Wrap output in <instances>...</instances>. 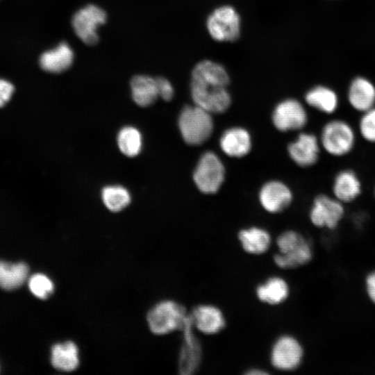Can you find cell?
<instances>
[{"mask_svg": "<svg viewBox=\"0 0 375 375\" xmlns=\"http://www.w3.org/2000/svg\"><path fill=\"white\" fill-rule=\"evenodd\" d=\"M229 81L222 65L210 60L198 62L192 72L190 84L194 104L211 114L225 112L231 102L227 90Z\"/></svg>", "mask_w": 375, "mask_h": 375, "instance_id": "obj_1", "label": "cell"}, {"mask_svg": "<svg viewBox=\"0 0 375 375\" xmlns=\"http://www.w3.org/2000/svg\"><path fill=\"white\" fill-rule=\"evenodd\" d=\"M277 252L272 256L274 265L284 270L294 269L308 264L312 257L310 243L300 233L288 230L276 239Z\"/></svg>", "mask_w": 375, "mask_h": 375, "instance_id": "obj_2", "label": "cell"}, {"mask_svg": "<svg viewBox=\"0 0 375 375\" xmlns=\"http://www.w3.org/2000/svg\"><path fill=\"white\" fill-rule=\"evenodd\" d=\"M358 133L347 120L331 118L322 127L319 140L322 150L333 158H343L355 149Z\"/></svg>", "mask_w": 375, "mask_h": 375, "instance_id": "obj_3", "label": "cell"}, {"mask_svg": "<svg viewBox=\"0 0 375 375\" xmlns=\"http://www.w3.org/2000/svg\"><path fill=\"white\" fill-rule=\"evenodd\" d=\"M189 311L181 303L172 299L156 303L147 317L150 331L157 335H165L183 328Z\"/></svg>", "mask_w": 375, "mask_h": 375, "instance_id": "obj_4", "label": "cell"}, {"mask_svg": "<svg viewBox=\"0 0 375 375\" xmlns=\"http://www.w3.org/2000/svg\"><path fill=\"white\" fill-rule=\"evenodd\" d=\"M211 113L197 106H186L178 117V128L183 140L190 145L204 143L212 135Z\"/></svg>", "mask_w": 375, "mask_h": 375, "instance_id": "obj_5", "label": "cell"}, {"mask_svg": "<svg viewBox=\"0 0 375 375\" xmlns=\"http://www.w3.org/2000/svg\"><path fill=\"white\" fill-rule=\"evenodd\" d=\"M303 349L294 335L282 333L272 342L269 351V361L275 370L282 372H293L301 365Z\"/></svg>", "mask_w": 375, "mask_h": 375, "instance_id": "obj_6", "label": "cell"}, {"mask_svg": "<svg viewBox=\"0 0 375 375\" xmlns=\"http://www.w3.org/2000/svg\"><path fill=\"white\" fill-rule=\"evenodd\" d=\"M182 342L178 358V371L181 375H193L201 367L203 346L194 330L190 315L181 329Z\"/></svg>", "mask_w": 375, "mask_h": 375, "instance_id": "obj_7", "label": "cell"}, {"mask_svg": "<svg viewBox=\"0 0 375 375\" xmlns=\"http://www.w3.org/2000/svg\"><path fill=\"white\" fill-rule=\"evenodd\" d=\"M225 169L219 157L212 151L205 152L199 158L193 173L194 182L203 193H216L224 180Z\"/></svg>", "mask_w": 375, "mask_h": 375, "instance_id": "obj_8", "label": "cell"}, {"mask_svg": "<svg viewBox=\"0 0 375 375\" xmlns=\"http://www.w3.org/2000/svg\"><path fill=\"white\" fill-rule=\"evenodd\" d=\"M206 27L211 38L218 42H233L240 35V17L234 8L223 6L208 16Z\"/></svg>", "mask_w": 375, "mask_h": 375, "instance_id": "obj_9", "label": "cell"}, {"mask_svg": "<svg viewBox=\"0 0 375 375\" xmlns=\"http://www.w3.org/2000/svg\"><path fill=\"white\" fill-rule=\"evenodd\" d=\"M189 315L194 330L203 335H217L227 326L224 312L214 303L197 304L189 311Z\"/></svg>", "mask_w": 375, "mask_h": 375, "instance_id": "obj_10", "label": "cell"}, {"mask_svg": "<svg viewBox=\"0 0 375 375\" xmlns=\"http://www.w3.org/2000/svg\"><path fill=\"white\" fill-rule=\"evenodd\" d=\"M345 215V205L331 194H319L313 199L309 217L318 228L335 229Z\"/></svg>", "mask_w": 375, "mask_h": 375, "instance_id": "obj_11", "label": "cell"}, {"mask_svg": "<svg viewBox=\"0 0 375 375\" xmlns=\"http://www.w3.org/2000/svg\"><path fill=\"white\" fill-rule=\"evenodd\" d=\"M107 19L106 12L97 6L89 4L78 10L73 16L72 24L74 33L85 44L98 42L97 28Z\"/></svg>", "mask_w": 375, "mask_h": 375, "instance_id": "obj_12", "label": "cell"}, {"mask_svg": "<svg viewBox=\"0 0 375 375\" xmlns=\"http://www.w3.org/2000/svg\"><path fill=\"white\" fill-rule=\"evenodd\" d=\"M274 126L281 131L303 129L307 124L308 116L303 104L293 99L279 103L272 115Z\"/></svg>", "mask_w": 375, "mask_h": 375, "instance_id": "obj_13", "label": "cell"}, {"mask_svg": "<svg viewBox=\"0 0 375 375\" xmlns=\"http://www.w3.org/2000/svg\"><path fill=\"white\" fill-rule=\"evenodd\" d=\"M321 145L319 137L311 133H301L288 147L290 158L301 167L315 165L319 158Z\"/></svg>", "mask_w": 375, "mask_h": 375, "instance_id": "obj_14", "label": "cell"}, {"mask_svg": "<svg viewBox=\"0 0 375 375\" xmlns=\"http://www.w3.org/2000/svg\"><path fill=\"white\" fill-rule=\"evenodd\" d=\"M362 192V184L358 174L350 168L338 171L331 184V194L342 203H351Z\"/></svg>", "mask_w": 375, "mask_h": 375, "instance_id": "obj_15", "label": "cell"}, {"mask_svg": "<svg viewBox=\"0 0 375 375\" xmlns=\"http://www.w3.org/2000/svg\"><path fill=\"white\" fill-rule=\"evenodd\" d=\"M290 294V285L283 277L272 275L256 285L254 294L257 300L269 306H280L288 300Z\"/></svg>", "mask_w": 375, "mask_h": 375, "instance_id": "obj_16", "label": "cell"}, {"mask_svg": "<svg viewBox=\"0 0 375 375\" xmlns=\"http://www.w3.org/2000/svg\"><path fill=\"white\" fill-rule=\"evenodd\" d=\"M260 202L265 210L278 213L285 210L292 202V194L284 183L272 181L265 183L259 193Z\"/></svg>", "mask_w": 375, "mask_h": 375, "instance_id": "obj_17", "label": "cell"}, {"mask_svg": "<svg viewBox=\"0 0 375 375\" xmlns=\"http://www.w3.org/2000/svg\"><path fill=\"white\" fill-rule=\"evenodd\" d=\"M238 240L242 251L253 256L265 255L272 244L270 233L258 226L241 229L238 233Z\"/></svg>", "mask_w": 375, "mask_h": 375, "instance_id": "obj_18", "label": "cell"}, {"mask_svg": "<svg viewBox=\"0 0 375 375\" xmlns=\"http://www.w3.org/2000/svg\"><path fill=\"white\" fill-rule=\"evenodd\" d=\"M347 100L352 109L362 113L375 107V86L369 80L358 77L349 85Z\"/></svg>", "mask_w": 375, "mask_h": 375, "instance_id": "obj_19", "label": "cell"}, {"mask_svg": "<svg viewBox=\"0 0 375 375\" xmlns=\"http://www.w3.org/2000/svg\"><path fill=\"white\" fill-rule=\"evenodd\" d=\"M74 57L71 47L62 42L56 47L44 51L39 58V65L47 72L60 73L70 67Z\"/></svg>", "mask_w": 375, "mask_h": 375, "instance_id": "obj_20", "label": "cell"}, {"mask_svg": "<svg viewBox=\"0 0 375 375\" xmlns=\"http://www.w3.org/2000/svg\"><path fill=\"white\" fill-rule=\"evenodd\" d=\"M222 150L228 156L240 158L247 155L251 148L249 133L242 128H231L224 132L220 138Z\"/></svg>", "mask_w": 375, "mask_h": 375, "instance_id": "obj_21", "label": "cell"}, {"mask_svg": "<svg viewBox=\"0 0 375 375\" xmlns=\"http://www.w3.org/2000/svg\"><path fill=\"white\" fill-rule=\"evenodd\" d=\"M52 366L62 372H72L79 365V353L76 344L72 341L54 344L51 351Z\"/></svg>", "mask_w": 375, "mask_h": 375, "instance_id": "obj_22", "label": "cell"}, {"mask_svg": "<svg viewBox=\"0 0 375 375\" xmlns=\"http://www.w3.org/2000/svg\"><path fill=\"white\" fill-rule=\"evenodd\" d=\"M305 101L312 108L328 115L335 113L339 107V99L336 92L323 85L308 90L305 95Z\"/></svg>", "mask_w": 375, "mask_h": 375, "instance_id": "obj_23", "label": "cell"}, {"mask_svg": "<svg viewBox=\"0 0 375 375\" xmlns=\"http://www.w3.org/2000/svg\"><path fill=\"white\" fill-rule=\"evenodd\" d=\"M131 95L134 102L147 107L153 104L158 97L156 78L147 75H136L131 81Z\"/></svg>", "mask_w": 375, "mask_h": 375, "instance_id": "obj_24", "label": "cell"}, {"mask_svg": "<svg viewBox=\"0 0 375 375\" xmlns=\"http://www.w3.org/2000/svg\"><path fill=\"white\" fill-rule=\"evenodd\" d=\"M28 267L24 262L11 263L0 260V288L12 290L21 287L28 279Z\"/></svg>", "mask_w": 375, "mask_h": 375, "instance_id": "obj_25", "label": "cell"}, {"mask_svg": "<svg viewBox=\"0 0 375 375\" xmlns=\"http://www.w3.org/2000/svg\"><path fill=\"white\" fill-rule=\"evenodd\" d=\"M117 142L120 151L128 157H135L141 151L142 147V135L133 126L122 128L119 131Z\"/></svg>", "mask_w": 375, "mask_h": 375, "instance_id": "obj_26", "label": "cell"}, {"mask_svg": "<svg viewBox=\"0 0 375 375\" xmlns=\"http://www.w3.org/2000/svg\"><path fill=\"white\" fill-rule=\"evenodd\" d=\"M103 202L106 207L112 212H119L131 202L129 192L121 185L105 187L101 192Z\"/></svg>", "mask_w": 375, "mask_h": 375, "instance_id": "obj_27", "label": "cell"}, {"mask_svg": "<svg viewBox=\"0 0 375 375\" xmlns=\"http://www.w3.org/2000/svg\"><path fill=\"white\" fill-rule=\"evenodd\" d=\"M356 131L364 141L375 144V107L360 113Z\"/></svg>", "mask_w": 375, "mask_h": 375, "instance_id": "obj_28", "label": "cell"}, {"mask_svg": "<svg viewBox=\"0 0 375 375\" xmlns=\"http://www.w3.org/2000/svg\"><path fill=\"white\" fill-rule=\"evenodd\" d=\"M28 284L32 294L41 299L49 297L54 290L52 281L43 274H35L31 276Z\"/></svg>", "mask_w": 375, "mask_h": 375, "instance_id": "obj_29", "label": "cell"}, {"mask_svg": "<svg viewBox=\"0 0 375 375\" xmlns=\"http://www.w3.org/2000/svg\"><path fill=\"white\" fill-rule=\"evenodd\" d=\"M158 97L165 101H170L174 97V88L169 81L164 77L156 78Z\"/></svg>", "mask_w": 375, "mask_h": 375, "instance_id": "obj_30", "label": "cell"}, {"mask_svg": "<svg viewBox=\"0 0 375 375\" xmlns=\"http://www.w3.org/2000/svg\"><path fill=\"white\" fill-rule=\"evenodd\" d=\"M15 92L14 85L9 81L0 78V108L10 101Z\"/></svg>", "mask_w": 375, "mask_h": 375, "instance_id": "obj_31", "label": "cell"}, {"mask_svg": "<svg viewBox=\"0 0 375 375\" xmlns=\"http://www.w3.org/2000/svg\"><path fill=\"white\" fill-rule=\"evenodd\" d=\"M367 290L370 299L375 303V272L367 278Z\"/></svg>", "mask_w": 375, "mask_h": 375, "instance_id": "obj_32", "label": "cell"}, {"mask_svg": "<svg viewBox=\"0 0 375 375\" xmlns=\"http://www.w3.org/2000/svg\"><path fill=\"white\" fill-rule=\"evenodd\" d=\"M269 373V371H267L266 369L258 367H252L248 368L245 370L244 372V374L247 375H261L267 374Z\"/></svg>", "mask_w": 375, "mask_h": 375, "instance_id": "obj_33", "label": "cell"}, {"mask_svg": "<svg viewBox=\"0 0 375 375\" xmlns=\"http://www.w3.org/2000/svg\"><path fill=\"white\" fill-rule=\"evenodd\" d=\"M374 197L375 199V187H374Z\"/></svg>", "mask_w": 375, "mask_h": 375, "instance_id": "obj_34", "label": "cell"}]
</instances>
